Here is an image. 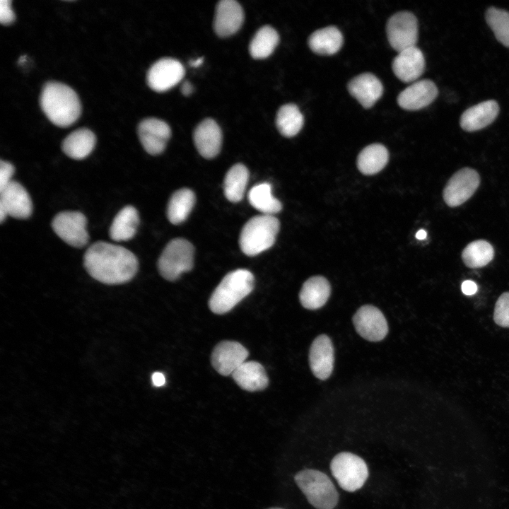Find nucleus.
<instances>
[{"instance_id": "6", "label": "nucleus", "mask_w": 509, "mask_h": 509, "mask_svg": "<svg viewBox=\"0 0 509 509\" xmlns=\"http://www.w3.org/2000/svg\"><path fill=\"white\" fill-rule=\"evenodd\" d=\"M194 255V248L190 242L183 238L172 240L158 259L160 274L168 281L177 280L182 273L192 269Z\"/></svg>"}, {"instance_id": "17", "label": "nucleus", "mask_w": 509, "mask_h": 509, "mask_svg": "<svg viewBox=\"0 0 509 509\" xmlns=\"http://www.w3.org/2000/svg\"><path fill=\"white\" fill-rule=\"evenodd\" d=\"M244 12L241 5L235 0L220 1L216 8L213 28L221 37L235 34L242 26Z\"/></svg>"}, {"instance_id": "1", "label": "nucleus", "mask_w": 509, "mask_h": 509, "mask_svg": "<svg viewBox=\"0 0 509 509\" xmlns=\"http://www.w3.org/2000/svg\"><path fill=\"white\" fill-rule=\"evenodd\" d=\"M83 265L94 279L108 285L131 280L139 268L137 257L127 248L104 241L91 245L83 257Z\"/></svg>"}, {"instance_id": "32", "label": "nucleus", "mask_w": 509, "mask_h": 509, "mask_svg": "<svg viewBox=\"0 0 509 509\" xmlns=\"http://www.w3.org/2000/svg\"><path fill=\"white\" fill-rule=\"evenodd\" d=\"M279 42V35L272 27L265 25L259 28L252 39L249 51L256 59H262L271 55Z\"/></svg>"}, {"instance_id": "14", "label": "nucleus", "mask_w": 509, "mask_h": 509, "mask_svg": "<svg viewBox=\"0 0 509 509\" xmlns=\"http://www.w3.org/2000/svg\"><path fill=\"white\" fill-rule=\"evenodd\" d=\"M138 135L145 151L152 155L160 154L171 136L169 125L157 118H146L138 126Z\"/></svg>"}, {"instance_id": "43", "label": "nucleus", "mask_w": 509, "mask_h": 509, "mask_svg": "<svg viewBox=\"0 0 509 509\" xmlns=\"http://www.w3.org/2000/svg\"><path fill=\"white\" fill-rule=\"evenodd\" d=\"M426 232L421 229L416 233V238L419 240H423L426 238Z\"/></svg>"}, {"instance_id": "8", "label": "nucleus", "mask_w": 509, "mask_h": 509, "mask_svg": "<svg viewBox=\"0 0 509 509\" xmlns=\"http://www.w3.org/2000/svg\"><path fill=\"white\" fill-rule=\"evenodd\" d=\"M386 32L390 46L398 52L416 47L418 40V21L409 11L394 13L387 21Z\"/></svg>"}, {"instance_id": "23", "label": "nucleus", "mask_w": 509, "mask_h": 509, "mask_svg": "<svg viewBox=\"0 0 509 509\" xmlns=\"http://www.w3.org/2000/svg\"><path fill=\"white\" fill-rule=\"evenodd\" d=\"M237 385L249 392L264 390L269 384V379L264 367L258 362H244L232 374Z\"/></svg>"}, {"instance_id": "34", "label": "nucleus", "mask_w": 509, "mask_h": 509, "mask_svg": "<svg viewBox=\"0 0 509 509\" xmlns=\"http://www.w3.org/2000/svg\"><path fill=\"white\" fill-rule=\"evenodd\" d=\"M492 245L484 240H476L469 243L462 252L465 265L469 268H480L488 264L493 258Z\"/></svg>"}, {"instance_id": "31", "label": "nucleus", "mask_w": 509, "mask_h": 509, "mask_svg": "<svg viewBox=\"0 0 509 509\" xmlns=\"http://www.w3.org/2000/svg\"><path fill=\"white\" fill-rule=\"evenodd\" d=\"M304 117L298 106L293 103L282 105L277 112L276 125L281 135L296 136L302 129Z\"/></svg>"}, {"instance_id": "45", "label": "nucleus", "mask_w": 509, "mask_h": 509, "mask_svg": "<svg viewBox=\"0 0 509 509\" xmlns=\"http://www.w3.org/2000/svg\"><path fill=\"white\" fill-rule=\"evenodd\" d=\"M269 509H283V508H269Z\"/></svg>"}, {"instance_id": "37", "label": "nucleus", "mask_w": 509, "mask_h": 509, "mask_svg": "<svg viewBox=\"0 0 509 509\" xmlns=\"http://www.w3.org/2000/svg\"><path fill=\"white\" fill-rule=\"evenodd\" d=\"M15 172L12 163L1 160L0 161V191L3 190L12 180Z\"/></svg>"}, {"instance_id": "25", "label": "nucleus", "mask_w": 509, "mask_h": 509, "mask_svg": "<svg viewBox=\"0 0 509 509\" xmlns=\"http://www.w3.org/2000/svg\"><path fill=\"white\" fill-rule=\"evenodd\" d=\"M139 224L138 211L132 206L123 207L115 216L109 230L110 238L116 242L128 241L136 233Z\"/></svg>"}, {"instance_id": "4", "label": "nucleus", "mask_w": 509, "mask_h": 509, "mask_svg": "<svg viewBox=\"0 0 509 509\" xmlns=\"http://www.w3.org/2000/svg\"><path fill=\"white\" fill-rule=\"evenodd\" d=\"M279 221L273 215H258L251 218L242 228L239 245L247 256H255L270 248L276 241Z\"/></svg>"}, {"instance_id": "18", "label": "nucleus", "mask_w": 509, "mask_h": 509, "mask_svg": "<svg viewBox=\"0 0 509 509\" xmlns=\"http://www.w3.org/2000/svg\"><path fill=\"white\" fill-rule=\"evenodd\" d=\"M392 67L400 81L414 82L424 71L425 58L420 49L410 47L398 52L392 61Z\"/></svg>"}, {"instance_id": "10", "label": "nucleus", "mask_w": 509, "mask_h": 509, "mask_svg": "<svg viewBox=\"0 0 509 509\" xmlns=\"http://www.w3.org/2000/svg\"><path fill=\"white\" fill-rule=\"evenodd\" d=\"M480 184V177L474 169L464 168L457 171L447 181L443 192L445 204L456 207L467 201Z\"/></svg>"}, {"instance_id": "11", "label": "nucleus", "mask_w": 509, "mask_h": 509, "mask_svg": "<svg viewBox=\"0 0 509 509\" xmlns=\"http://www.w3.org/2000/svg\"><path fill=\"white\" fill-rule=\"evenodd\" d=\"M184 76L185 68L178 60L163 58L150 67L146 81L152 90L164 92L180 83Z\"/></svg>"}, {"instance_id": "30", "label": "nucleus", "mask_w": 509, "mask_h": 509, "mask_svg": "<svg viewBox=\"0 0 509 509\" xmlns=\"http://www.w3.org/2000/svg\"><path fill=\"white\" fill-rule=\"evenodd\" d=\"M248 169L242 163L233 165L226 174L223 192L226 199L231 202L242 200L248 182Z\"/></svg>"}, {"instance_id": "13", "label": "nucleus", "mask_w": 509, "mask_h": 509, "mask_svg": "<svg viewBox=\"0 0 509 509\" xmlns=\"http://www.w3.org/2000/svg\"><path fill=\"white\" fill-rule=\"evenodd\" d=\"M248 355L247 349L239 342L223 341L213 350L211 364L219 374L228 376L245 362Z\"/></svg>"}, {"instance_id": "16", "label": "nucleus", "mask_w": 509, "mask_h": 509, "mask_svg": "<svg viewBox=\"0 0 509 509\" xmlns=\"http://www.w3.org/2000/svg\"><path fill=\"white\" fill-rule=\"evenodd\" d=\"M438 94V88L432 81H416L399 94L397 103L404 110H419L429 105Z\"/></svg>"}, {"instance_id": "42", "label": "nucleus", "mask_w": 509, "mask_h": 509, "mask_svg": "<svg viewBox=\"0 0 509 509\" xmlns=\"http://www.w3.org/2000/svg\"><path fill=\"white\" fill-rule=\"evenodd\" d=\"M203 57H199L194 60H190L189 64L192 67H198L203 63Z\"/></svg>"}, {"instance_id": "39", "label": "nucleus", "mask_w": 509, "mask_h": 509, "mask_svg": "<svg viewBox=\"0 0 509 509\" xmlns=\"http://www.w3.org/2000/svg\"><path fill=\"white\" fill-rule=\"evenodd\" d=\"M462 291L465 295H473L477 291V286L474 281L466 280L462 283Z\"/></svg>"}, {"instance_id": "15", "label": "nucleus", "mask_w": 509, "mask_h": 509, "mask_svg": "<svg viewBox=\"0 0 509 509\" xmlns=\"http://www.w3.org/2000/svg\"><path fill=\"white\" fill-rule=\"evenodd\" d=\"M0 209L13 218L27 219L33 213V203L25 187L12 180L0 191Z\"/></svg>"}, {"instance_id": "33", "label": "nucleus", "mask_w": 509, "mask_h": 509, "mask_svg": "<svg viewBox=\"0 0 509 509\" xmlns=\"http://www.w3.org/2000/svg\"><path fill=\"white\" fill-rule=\"evenodd\" d=\"M250 204L263 214L272 215L282 209L281 203L271 194V186L264 182L255 185L248 193Z\"/></svg>"}, {"instance_id": "41", "label": "nucleus", "mask_w": 509, "mask_h": 509, "mask_svg": "<svg viewBox=\"0 0 509 509\" xmlns=\"http://www.w3.org/2000/svg\"><path fill=\"white\" fill-rule=\"evenodd\" d=\"M181 91L184 95L187 96L190 95L193 91V86H192V83L189 81L184 82L181 88Z\"/></svg>"}, {"instance_id": "29", "label": "nucleus", "mask_w": 509, "mask_h": 509, "mask_svg": "<svg viewBox=\"0 0 509 509\" xmlns=\"http://www.w3.org/2000/svg\"><path fill=\"white\" fill-rule=\"evenodd\" d=\"M389 153L380 144H373L365 147L358 154L357 166L364 175H374L382 170L388 162Z\"/></svg>"}, {"instance_id": "44", "label": "nucleus", "mask_w": 509, "mask_h": 509, "mask_svg": "<svg viewBox=\"0 0 509 509\" xmlns=\"http://www.w3.org/2000/svg\"><path fill=\"white\" fill-rule=\"evenodd\" d=\"M25 56H21L18 60V64L23 63L25 62Z\"/></svg>"}, {"instance_id": "20", "label": "nucleus", "mask_w": 509, "mask_h": 509, "mask_svg": "<svg viewBox=\"0 0 509 509\" xmlns=\"http://www.w3.org/2000/svg\"><path fill=\"white\" fill-rule=\"evenodd\" d=\"M193 139L198 152L204 158L210 159L219 153L222 132L213 119L206 118L201 122L194 129Z\"/></svg>"}, {"instance_id": "35", "label": "nucleus", "mask_w": 509, "mask_h": 509, "mask_svg": "<svg viewBox=\"0 0 509 509\" xmlns=\"http://www.w3.org/2000/svg\"><path fill=\"white\" fill-rule=\"evenodd\" d=\"M486 21L497 40L509 47V12L490 7L486 12Z\"/></svg>"}, {"instance_id": "28", "label": "nucleus", "mask_w": 509, "mask_h": 509, "mask_svg": "<svg viewBox=\"0 0 509 509\" xmlns=\"http://www.w3.org/2000/svg\"><path fill=\"white\" fill-rule=\"evenodd\" d=\"M195 201V194L189 189L182 188L175 192L167 207V217L169 221L174 225L184 222L191 213Z\"/></svg>"}, {"instance_id": "5", "label": "nucleus", "mask_w": 509, "mask_h": 509, "mask_svg": "<svg viewBox=\"0 0 509 509\" xmlns=\"http://www.w3.org/2000/svg\"><path fill=\"white\" fill-rule=\"evenodd\" d=\"M294 479L308 502L316 509H334L337 506L339 493L324 473L305 469L298 472Z\"/></svg>"}, {"instance_id": "3", "label": "nucleus", "mask_w": 509, "mask_h": 509, "mask_svg": "<svg viewBox=\"0 0 509 509\" xmlns=\"http://www.w3.org/2000/svg\"><path fill=\"white\" fill-rule=\"evenodd\" d=\"M254 281L249 270L238 269L229 272L213 291L209 300L210 310L217 315L229 312L252 292Z\"/></svg>"}, {"instance_id": "26", "label": "nucleus", "mask_w": 509, "mask_h": 509, "mask_svg": "<svg viewBox=\"0 0 509 509\" xmlns=\"http://www.w3.org/2000/svg\"><path fill=\"white\" fill-rule=\"evenodd\" d=\"M95 141V136L92 131L81 128L72 131L64 139L62 149L69 158L82 160L93 151Z\"/></svg>"}, {"instance_id": "38", "label": "nucleus", "mask_w": 509, "mask_h": 509, "mask_svg": "<svg viewBox=\"0 0 509 509\" xmlns=\"http://www.w3.org/2000/svg\"><path fill=\"white\" fill-rule=\"evenodd\" d=\"M10 0L0 1V22L2 25H8L15 20V14L11 8Z\"/></svg>"}, {"instance_id": "24", "label": "nucleus", "mask_w": 509, "mask_h": 509, "mask_svg": "<svg viewBox=\"0 0 509 509\" xmlns=\"http://www.w3.org/2000/svg\"><path fill=\"white\" fill-rule=\"evenodd\" d=\"M330 292V284L324 277L312 276L302 286L299 294L300 303L308 310L318 309L326 303Z\"/></svg>"}, {"instance_id": "2", "label": "nucleus", "mask_w": 509, "mask_h": 509, "mask_svg": "<svg viewBox=\"0 0 509 509\" xmlns=\"http://www.w3.org/2000/svg\"><path fill=\"white\" fill-rule=\"evenodd\" d=\"M40 107L54 125L67 127L80 117L81 105L76 92L69 86L56 81H49L42 88Z\"/></svg>"}, {"instance_id": "9", "label": "nucleus", "mask_w": 509, "mask_h": 509, "mask_svg": "<svg viewBox=\"0 0 509 509\" xmlns=\"http://www.w3.org/2000/svg\"><path fill=\"white\" fill-rule=\"evenodd\" d=\"M87 218L80 211H62L52 221L54 232L66 244L77 248L85 246L89 240Z\"/></svg>"}, {"instance_id": "21", "label": "nucleus", "mask_w": 509, "mask_h": 509, "mask_svg": "<svg viewBox=\"0 0 509 509\" xmlns=\"http://www.w3.org/2000/svg\"><path fill=\"white\" fill-rule=\"evenodd\" d=\"M349 93L365 109L370 108L383 93L381 81L370 73H363L352 78L348 83Z\"/></svg>"}, {"instance_id": "22", "label": "nucleus", "mask_w": 509, "mask_h": 509, "mask_svg": "<svg viewBox=\"0 0 509 509\" xmlns=\"http://www.w3.org/2000/svg\"><path fill=\"white\" fill-rule=\"evenodd\" d=\"M499 105L493 100L479 103L467 109L461 115L460 124L467 131H476L491 124L497 117Z\"/></svg>"}, {"instance_id": "19", "label": "nucleus", "mask_w": 509, "mask_h": 509, "mask_svg": "<svg viewBox=\"0 0 509 509\" xmlns=\"http://www.w3.org/2000/svg\"><path fill=\"white\" fill-rule=\"evenodd\" d=\"M309 363L317 378L323 380L330 376L334 365V349L329 337L321 334L315 339L310 349Z\"/></svg>"}, {"instance_id": "40", "label": "nucleus", "mask_w": 509, "mask_h": 509, "mask_svg": "<svg viewBox=\"0 0 509 509\" xmlns=\"http://www.w3.org/2000/svg\"><path fill=\"white\" fill-rule=\"evenodd\" d=\"M151 378H152L153 384L156 387L163 386L165 383V378L164 375L162 373L155 372L152 375Z\"/></svg>"}, {"instance_id": "27", "label": "nucleus", "mask_w": 509, "mask_h": 509, "mask_svg": "<svg viewBox=\"0 0 509 509\" xmlns=\"http://www.w3.org/2000/svg\"><path fill=\"white\" fill-rule=\"evenodd\" d=\"M343 35L335 26H327L313 32L308 38L310 49L319 55L337 53L343 45Z\"/></svg>"}, {"instance_id": "7", "label": "nucleus", "mask_w": 509, "mask_h": 509, "mask_svg": "<svg viewBox=\"0 0 509 509\" xmlns=\"http://www.w3.org/2000/svg\"><path fill=\"white\" fill-rule=\"evenodd\" d=\"M330 469L339 486L349 492L360 489L368 477L365 462L349 452L336 455L331 461Z\"/></svg>"}, {"instance_id": "36", "label": "nucleus", "mask_w": 509, "mask_h": 509, "mask_svg": "<svg viewBox=\"0 0 509 509\" xmlns=\"http://www.w3.org/2000/svg\"><path fill=\"white\" fill-rule=\"evenodd\" d=\"M493 319L499 326L509 327V292L502 293L498 298L495 305Z\"/></svg>"}, {"instance_id": "12", "label": "nucleus", "mask_w": 509, "mask_h": 509, "mask_svg": "<svg viewBox=\"0 0 509 509\" xmlns=\"http://www.w3.org/2000/svg\"><path fill=\"white\" fill-rule=\"evenodd\" d=\"M353 322L357 332L370 341H381L388 332L385 316L378 308L370 305L361 307L353 315Z\"/></svg>"}]
</instances>
